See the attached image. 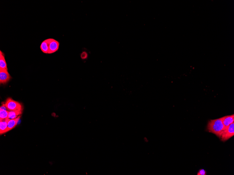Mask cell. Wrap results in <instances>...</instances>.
Returning <instances> with one entry per match:
<instances>
[{
  "label": "cell",
  "instance_id": "6da1fadb",
  "mask_svg": "<svg viewBox=\"0 0 234 175\" xmlns=\"http://www.w3.org/2000/svg\"><path fill=\"white\" fill-rule=\"evenodd\" d=\"M207 130L209 132L221 138L225 130V127L221 118L209 121L207 125Z\"/></svg>",
  "mask_w": 234,
  "mask_h": 175
},
{
  "label": "cell",
  "instance_id": "7a4b0ae2",
  "mask_svg": "<svg viewBox=\"0 0 234 175\" xmlns=\"http://www.w3.org/2000/svg\"><path fill=\"white\" fill-rule=\"evenodd\" d=\"M4 104L9 111H23V107L21 103L10 98H8Z\"/></svg>",
  "mask_w": 234,
  "mask_h": 175
},
{
  "label": "cell",
  "instance_id": "3957f363",
  "mask_svg": "<svg viewBox=\"0 0 234 175\" xmlns=\"http://www.w3.org/2000/svg\"><path fill=\"white\" fill-rule=\"evenodd\" d=\"M234 122L232 123L228 127L222 134L221 138V141H227L234 136Z\"/></svg>",
  "mask_w": 234,
  "mask_h": 175
},
{
  "label": "cell",
  "instance_id": "277c9868",
  "mask_svg": "<svg viewBox=\"0 0 234 175\" xmlns=\"http://www.w3.org/2000/svg\"><path fill=\"white\" fill-rule=\"evenodd\" d=\"M60 43L58 41L53 39H49V51L48 54L56 52L59 49Z\"/></svg>",
  "mask_w": 234,
  "mask_h": 175
},
{
  "label": "cell",
  "instance_id": "5b68a950",
  "mask_svg": "<svg viewBox=\"0 0 234 175\" xmlns=\"http://www.w3.org/2000/svg\"><path fill=\"white\" fill-rule=\"evenodd\" d=\"M10 75L7 70L0 69V83L5 84L10 80Z\"/></svg>",
  "mask_w": 234,
  "mask_h": 175
},
{
  "label": "cell",
  "instance_id": "8992f818",
  "mask_svg": "<svg viewBox=\"0 0 234 175\" xmlns=\"http://www.w3.org/2000/svg\"><path fill=\"white\" fill-rule=\"evenodd\" d=\"M221 118L223 124L225 127V130L227 129L230 125L234 122V114L227 115L222 117Z\"/></svg>",
  "mask_w": 234,
  "mask_h": 175
},
{
  "label": "cell",
  "instance_id": "52a82bcc",
  "mask_svg": "<svg viewBox=\"0 0 234 175\" xmlns=\"http://www.w3.org/2000/svg\"><path fill=\"white\" fill-rule=\"evenodd\" d=\"M21 117V116L20 115L17 118L15 119H6V120H7V123L8 131V132L12 130L16 126H17Z\"/></svg>",
  "mask_w": 234,
  "mask_h": 175
},
{
  "label": "cell",
  "instance_id": "ba28073f",
  "mask_svg": "<svg viewBox=\"0 0 234 175\" xmlns=\"http://www.w3.org/2000/svg\"><path fill=\"white\" fill-rule=\"evenodd\" d=\"M8 132L7 123L6 119L0 120V134L1 135Z\"/></svg>",
  "mask_w": 234,
  "mask_h": 175
},
{
  "label": "cell",
  "instance_id": "9c48e42d",
  "mask_svg": "<svg viewBox=\"0 0 234 175\" xmlns=\"http://www.w3.org/2000/svg\"><path fill=\"white\" fill-rule=\"evenodd\" d=\"M0 69L8 70L5 55L1 51H0Z\"/></svg>",
  "mask_w": 234,
  "mask_h": 175
},
{
  "label": "cell",
  "instance_id": "30bf717a",
  "mask_svg": "<svg viewBox=\"0 0 234 175\" xmlns=\"http://www.w3.org/2000/svg\"><path fill=\"white\" fill-rule=\"evenodd\" d=\"M49 39L45 40L41 43L40 46L41 51L44 53L48 54L49 51Z\"/></svg>",
  "mask_w": 234,
  "mask_h": 175
},
{
  "label": "cell",
  "instance_id": "8fae6325",
  "mask_svg": "<svg viewBox=\"0 0 234 175\" xmlns=\"http://www.w3.org/2000/svg\"><path fill=\"white\" fill-rule=\"evenodd\" d=\"M23 111H9L8 118L10 119H15L22 114Z\"/></svg>",
  "mask_w": 234,
  "mask_h": 175
},
{
  "label": "cell",
  "instance_id": "7c38bea8",
  "mask_svg": "<svg viewBox=\"0 0 234 175\" xmlns=\"http://www.w3.org/2000/svg\"><path fill=\"white\" fill-rule=\"evenodd\" d=\"M9 111L0 109V120L8 118Z\"/></svg>",
  "mask_w": 234,
  "mask_h": 175
},
{
  "label": "cell",
  "instance_id": "4fadbf2b",
  "mask_svg": "<svg viewBox=\"0 0 234 175\" xmlns=\"http://www.w3.org/2000/svg\"><path fill=\"white\" fill-rule=\"evenodd\" d=\"M80 56L82 59H86L88 57V54L86 52L83 51V52L81 53Z\"/></svg>",
  "mask_w": 234,
  "mask_h": 175
},
{
  "label": "cell",
  "instance_id": "5bb4252c",
  "mask_svg": "<svg viewBox=\"0 0 234 175\" xmlns=\"http://www.w3.org/2000/svg\"><path fill=\"white\" fill-rule=\"evenodd\" d=\"M207 174V171L203 169H200L198 172L197 175H206Z\"/></svg>",
  "mask_w": 234,
  "mask_h": 175
}]
</instances>
